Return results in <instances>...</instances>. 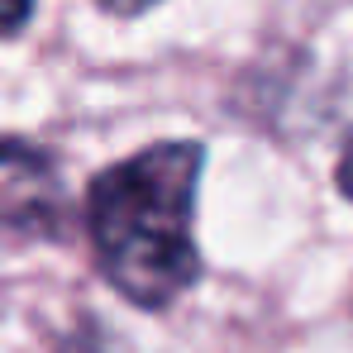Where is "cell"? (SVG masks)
Wrapping results in <instances>:
<instances>
[{"mask_svg":"<svg viewBox=\"0 0 353 353\" xmlns=\"http://www.w3.org/2000/svg\"><path fill=\"white\" fill-rule=\"evenodd\" d=\"M339 191H344V196L353 201V148L344 153V158H339Z\"/></svg>","mask_w":353,"mask_h":353,"instance_id":"cell-6","label":"cell"},{"mask_svg":"<svg viewBox=\"0 0 353 353\" xmlns=\"http://www.w3.org/2000/svg\"><path fill=\"white\" fill-rule=\"evenodd\" d=\"M58 353H110V339H105V330H101L96 320H81V325L62 339Z\"/></svg>","mask_w":353,"mask_h":353,"instance_id":"cell-3","label":"cell"},{"mask_svg":"<svg viewBox=\"0 0 353 353\" xmlns=\"http://www.w3.org/2000/svg\"><path fill=\"white\" fill-rule=\"evenodd\" d=\"M205 148L196 139L153 143L86 186V234L105 282L139 310H168L201 277L191 234Z\"/></svg>","mask_w":353,"mask_h":353,"instance_id":"cell-1","label":"cell"},{"mask_svg":"<svg viewBox=\"0 0 353 353\" xmlns=\"http://www.w3.org/2000/svg\"><path fill=\"white\" fill-rule=\"evenodd\" d=\"M110 14H139V10H148V5H158V0H101Z\"/></svg>","mask_w":353,"mask_h":353,"instance_id":"cell-5","label":"cell"},{"mask_svg":"<svg viewBox=\"0 0 353 353\" xmlns=\"http://www.w3.org/2000/svg\"><path fill=\"white\" fill-rule=\"evenodd\" d=\"M29 14H34V0H0V34L5 39L19 34L29 24Z\"/></svg>","mask_w":353,"mask_h":353,"instance_id":"cell-4","label":"cell"},{"mask_svg":"<svg viewBox=\"0 0 353 353\" xmlns=\"http://www.w3.org/2000/svg\"><path fill=\"white\" fill-rule=\"evenodd\" d=\"M0 225L34 239H62L67 186L58 163L19 139H0Z\"/></svg>","mask_w":353,"mask_h":353,"instance_id":"cell-2","label":"cell"}]
</instances>
